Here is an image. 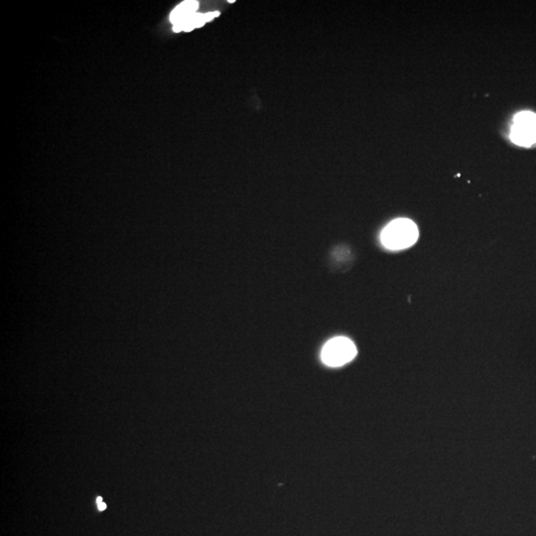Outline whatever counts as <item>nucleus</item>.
I'll list each match as a JSON object with an SVG mask.
<instances>
[{
  "label": "nucleus",
  "mask_w": 536,
  "mask_h": 536,
  "mask_svg": "<svg viewBox=\"0 0 536 536\" xmlns=\"http://www.w3.org/2000/svg\"><path fill=\"white\" fill-rule=\"evenodd\" d=\"M418 237L416 222L408 218H397L385 227L381 240L383 246L390 251H400L413 246Z\"/></svg>",
  "instance_id": "1"
},
{
  "label": "nucleus",
  "mask_w": 536,
  "mask_h": 536,
  "mask_svg": "<svg viewBox=\"0 0 536 536\" xmlns=\"http://www.w3.org/2000/svg\"><path fill=\"white\" fill-rule=\"evenodd\" d=\"M356 356V346L345 337L330 340L322 350V361L329 367H341L350 363Z\"/></svg>",
  "instance_id": "2"
},
{
  "label": "nucleus",
  "mask_w": 536,
  "mask_h": 536,
  "mask_svg": "<svg viewBox=\"0 0 536 536\" xmlns=\"http://www.w3.org/2000/svg\"><path fill=\"white\" fill-rule=\"evenodd\" d=\"M511 138L520 146H531L536 142V114L522 112L516 114Z\"/></svg>",
  "instance_id": "3"
},
{
  "label": "nucleus",
  "mask_w": 536,
  "mask_h": 536,
  "mask_svg": "<svg viewBox=\"0 0 536 536\" xmlns=\"http://www.w3.org/2000/svg\"><path fill=\"white\" fill-rule=\"evenodd\" d=\"M198 8L199 3L197 1H184L183 3L179 4L177 8L172 11L171 15H170V20H171L174 26L180 25L183 22L191 18L194 14H196Z\"/></svg>",
  "instance_id": "4"
},
{
  "label": "nucleus",
  "mask_w": 536,
  "mask_h": 536,
  "mask_svg": "<svg viewBox=\"0 0 536 536\" xmlns=\"http://www.w3.org/2000/svg\"><path fill=\"white\" fill-rule=\"evenodd\" d=\"M220 12L218 11H214V12L206 13V14H201V13H196L191 18L183 22L180 25L174 26V31L175 32H181V31H192L195 28L201 27L204 25L206 22L211 21L218 16Z\"/></svg>",
  "instance_id": "5"
},
{
  "label": "nucleus",
  "mask_w": 536,
  "mask_h": 536,
  "mask_svg": "<svg viewBox=\"0 0 536 536\" xmlns=\"http://www.w3.org/2000/svg\"><path fill=\"white\" fill-rule=\"evenodd\" d=\"M107 509V505L105 504V502H101V504L99 505V511H105V509Z\"/></svg>",
  "instance_id": "6"
},
{
  "label": "nucleus",
  "mask_w": 536,
  "mask_h": 536,
  "mask_svg": "<svg viewBox=\"0 0 536 536\" xmlns=\"http://www.w3.org/2000/svg\"><path fill=\"white\" fill-rule=\"evenodd\" d=\"M97 502H98V505L101 504V502H103V498H98V500H97Z\"/></svg>",
  "instance_id": "7"
}]
</instances>
